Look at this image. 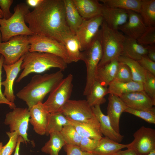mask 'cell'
Returning a JSON list of instances; mask_svg holds the SVG:
<instances>
[{
  "label": "cell",
  "instance_id": "cell-1",
  "mask_svg": "<svg viewBox=\"0 0 155 155\" xmlns=\"http://www.w3.org/2000/svg\"><path fill=\"white\" fill-rule=\"evenodd\" d=\"M25 20L34 34L62 43L66 37L73 34L66 22L63 0H42L25 15Z\"/></svg>",
  "mask_w": 155,
  "mask_h": 155
},
{
  "label": "cell",
  "instance_id": "cell-2",
  "mask_svg": "<svg viewBox=\"0 0 155 155\" xmlns=\"http://www.w3.org/2000/svg\"><path fill=\"white\" fill-rule=\"evenodd\" d=\"M62 71L43 75H36L29 82L16 94L17 96L24 101L29 110L50 93L63 78Z\"/></svg>",
  "mask_w": 155,
  "mask_h": 155
},
{
  "label": "cell",
  "instance_id": "cell-3",
  "mask_svg": "<svg viewBox=\"0 0 155 155\" xmlns=\"http://www.w3.org/2000/svg\"><path fill=\"white\" fill-rule=\"evenodd\" d=\"M67 64L60 57L45 53L28 52L24 55L21 66L23 71L16 80L20 82L24 78L32 73H41L52 68L61 71L67 67Z\"/></svg>",
  "mask_w": 155,
  "mask_h": 155
},
{
  "label": "cell",
  "instance_id": "cell-4",
  "mask_svg": "<svg viewBox=\"0 0 155 155\" xmlns=\"http://www.w3.org/2000/svg\"><path fill=\"white\" fill-rule=\"evenodd\" d=\"M30 7L24 3L17 4L14 8V13L9 19L0 18V32L2 41L6 42L18 35L28 36L33 33L26 24L25 15L30 11Z\"/></svg>",
  "mask_w": 155,
  "mask_h": 155
},
{
  "label": "cell",
  "instance_id": "cell-5",
  "mask_svg": "<svg viewBox=\"0 0 155 155\" xmlns=\"http://www.w3.org/2000/svg\"><path fill=\"white\" fill-rule=\"evenodd\" d=\"M101 27L103 53L98 67L103 66L113 59H118L122 55L125 36L119 30L109 27L104 21Z\"/></svg>",
  "mask_w": 155,
  "mask_h": 155
},
{
  "label": "cell",
  "instance_id": "cell-6",
  "mask_svg": "<svg viewBox=\"0 0 155 155\" xmlns=\"http://www.w3.org/2000/svg\"><path fill=\"white\" fill-rule=\"evenodd\" d=\"M103 49L100 29L90 46L81 52L80 60L84 61L86 69V81L83 95L87 96L96 80V74L102 55Z\"/></svg>",
  "mask_w": 155,
  "mask_h": 155
},
{
  "label": "cell",
  "instance_id": "cell-7",
  "mask_svg": "<svg viewBox=\"0 0 155 155\" xmlns=\"http://www.w3.org/2000/svg\"><path fill=\"white\" fill-rule=\"evenodd\" d=\"M73 76L69 74L63 78L50 93L43 106L49 113L60 111L69 99L72 90Z\"/></svg>",
  "mask_w": 155,
  "mask_h": 155
},
{
  "label": "cell",
  "instance_id": "cell-8",
  "mask_svg": "<svg viewBox=\"0 0 155 155\" xmlns=\"http://www.w3.org/2000/svg\"><path fill=\"white\" fill-rule=\"evenodd\" d=\"M30 48L28 36H16L7 42H0V55L4 58V64L10 65L18 61L29 51Z\"/></svg>",
  "mask_w": 155,
  "mask_h": 155
},
{
  "label": "cell",
  "instance_id": "cell-9",
  "mask_svg": "<svg viewBox=\"0 0 155 155\" xmlns=\"http://www.w3.org/2000/svg\"><path fill=\"white\" fill-rule=\"evenodd\" d=\"M29 52H37L57 56L67 64L71 63L65 47L60 42L46 36L34 34L29 36Z\"/></svg>",
  "mask_w": 155,
  "mask_h": 155
},
{
  "label": "cell",
  "instance_id": "cell-10",
  "mask_svg": "<svg viewBox=\"0 0 155 155\" xmlns=\"http://www.w3.org/2000/svg\"><path fill=\"white\" fill-rule=\"evenodd\" d=\"M30 118L28 108L16 107L6 114L4 120L5 124L9 126V131L16 132L26 144L30 141L27 134Z\"/></svg>",
  "mask_w": 155,
  "mask_h": 155
},
{
  "label": "cell",
  "instance_id": "cell-11",
  "mask_svg": "<svg viewBox=\"0 0 155 155\" xmlns=\"http://www.w3.org/2000/svg\"><path fill=\"white\" fill-rule=\"evenodd\" d=\"M103 21L101 15L83 19L75 33L80 44L81 51H84L90 46L98 32Z\"/></svg>",
  "mask_w": 155,
  "mask_h": 155
},
{
  "label": "cell",
  "instance_id": "cell-12",
  "mask_svg": "<svg viewBox=\"0 0 155 155\" xmlns=\"http://www.w3.org/2000/svg\"><path fill=\"white\" fill-rule=\"evenodd\" d=\"M66 117L77 121L87 122L95 115L86 100H69L61 110Z\"/></svg>",
  "mask_w": 155,
  "mask_h": 155
},
{
  "label": "cell",
  "instance_id": "cell-13",
  "mask_svg": "<svg viewBox=\"0 0 155 155\" xmlns=\"http://www.w3.org/2000/svg\"><path fill=\"white\" fill-rule=\"evenodd\" d=\"M133 136L134 139L127 148L132 149L138 155H145L155 150V129L143 126Z\"/></svg>",
  "mask_w": 155,
  "mask_h": 155
},
{
  "label": "cell",
  "instance_id": "cell-14",
  "mask_svg": "<svg viewBox=\"0 0 155 155\" xmlns=\"http://www.w3.org/2000/svg\"><path fill=\"white\" fill-rule=\"evenodd\" d=\"M127 11V20L118 28V30L124 34L125 35L137 40L145 32L147 26L139 13L130 10Z\"/></svg>",
  "mask_w": 155,
  "mask_h": 155
},
{
  "label": "cell",
  "instance_id": "cell-15",
  "mask_svg": "<svg viewBox=\"0 0 155 155\" xmlns=\"http://www.w3.org/2000/svg\"><path fill=\"white\" fill-rule=\"evenodd\" d=\"M24 59V56L14 63L7 65L3 64V67L5 72L6 78L2 82V86L4 87L3 94L9 102L14 103L16 96L14 94L13 86L14 81L21 70V66Z\"/></svg>",
  "mask_w": 155,
  "mask_h": 155
},
{
  "label": "cell",
  "instance_id": "cell-16",
  "mask_svg": "<svg viewBox=\"0 0 155 155\" xmlns=\"http://www.w3.org/2000/svg\"><path fill=\"white\" fill-rule=\"evenodd\" d=\"M119 97L127 107L135 110H149L155 105V103L144 90L128 93Z\"/></svg>",
  "mask_w": 155,
  "mask_h": 155
},
{
  "label": "cell",
  "instance_id": "cell-17",
  "mask_svg": "<svg viewBox=\"0 0 155 155\" xmlns=\"http://www.w3.org/2000/svg\"><path fill=\"white\" fill-rule=\"evenodd\" d=\"M29 122L37 134L41 135L46 134L49 113L44 108L42 102H39L29 110Z\"/></svg>",
  "mask_w": 155,
  "mask_h": 155
},
{
  "label": "cell",
  "instance_id": "cell-18",
  "mask_svg": "<svg viewBox=\"0 0 155 155\" xmlns=\"http://www.w3.org/2000/svg\"><path fill=\"white\" fill-rule=\"evenodd\" d=\"M101 15L107 25L116 30H118V28L125 24L128 18L127 11L103 4Z\"/></svg>",
  "mask_w": 155,
  "mask_h": 155
},
{
  "label": "cell",
  "instance_id": "cell-19",
  "mask_svg": "<svg viewBox=\"0 0 155 155\" xmlns=\"http://www.w3.org/2000/svg\"><path fill=\"white\" fill-rule=\"evenodd\" d=\"M127 106L120 98L109 94L107 113L111 125L115 131L120 133L119 121L121 116L125 112Z\"/></svg>",
  "mask_w": 155,
  "mask_h": 155
},
{
  "label": "cell",
  "instance_id": "cell-20",
  "mask_svg": "<svg viewBox=\"0 0 155 155\" xmlns=\"http://www.w3.org/2000/svg\"><path fill=\"white\" fill-rule=\"evenodd\" d=\"M93 113L97 119L102 135L118 143L121 142L124 136L116 132L113 128L109 118L103 113L100 106L97 105L91 107Z\"/></svg>",
  "mask_w": 155,
  "mask_h": 155
},
{
  "label": "cell",
  "instance_id": "cell-21",
  "mask_svg": "<svg viewBox=\"0 0 155 155\" xmlns=\"http://www.w3.org/2000/svg\"><path fill=\"white\" fill-rule=\"evenodd\" d=\"M67 118L82 137L99 140L102 137L99 123L95 116L91 121L87 122H78Z\"/></svg>",
  "mask_w": 155,
  "mask_h": 155
},
{
  "label": "cell",
  "instance_id": "cell-22",
  "mask_svg": "<svg viewBox=\"0 0 155 155\" xmlns=\"http://www.w3.org/2000/svg\"><path fill=\"white\" fill-rule=\"evenodd\" d=\"M74 5L84 19L101 15L103 4L97 0H72Z\"/></svg>",
  "mask_w": 155,
  "mask_h": 155
},
{
  "label": "cell",
  "instance_id": "cell-23",
  "mask_svg": "<svg viewBox=\"0 0 155 155\" xmlns=\"http://www.w3.org/2000/svg\"><path fill=\"white\" fill-rule=\"evenodd\" d=\"M125 36L122 55L138 61L142 57L147 55V50L145 46L138 43L136 39Z\"/></svg>",
  "mask_w": 155,
  "mask_h": 155
},
{
  "label": "cell",
  "instance_id": "cell-24",
  "mask_svg": "<svg viewBox=\"0 0 155 155\" xmlns=\"http://www.w3.org/2000/svg\"><path fill=\"white\" fill-rule=\"evenodd\" d=\"M119 64L118 59H114L103 66L98 67L96 80L103 86L107 87L115 80Z\"/></svg>",
  "mask_w": 155,
  "mask_h": 155
},
{
  "label": "cell",
  "instance_id": "cell-25",
  "mask_svg": "<svg viewBox=\"0 0 155 155\" xmlns=\"http://www.w3.org/2000/svg\"><path fill=\"white\" fill-rule=\"evenodd\" d=\"M129 144H122L113 141L108 137H102L92 153L94 155H113L122 149L127 148Z\"/></svg>",
  "mask_w": 155,
  "mask_h": 155
},
{
  "label": "cell",
  "instance_id": "cell-26",
  "mask_svg": "<svg viewBox=\"0 0 155 155\" xmlns=\"http://www.w3.org/2000/svg\"><path fill=\"white\" fill-rule=\"evenodd\" d=\"M108 89L109 94L119 97L128 93L143 90L142 83L133 81L123 82L115 80L109 84Z\"/></svg>",
  "mask_w": 155,
  "mask_h": 155
},
{
  "label": "cell",
  "instance_id": "cell-27",
  "mask_svg": "<svg viewBox=\"0 0 155 155\" xmlns=\"http://www.w3.org/2000/svg\"><path fill=\"white\" fill-rule=\"evenodd\" d=\"M66 22L71 32L75 34L84 19L75 6L72 0H63Z\"/></svg>",
  "mask_w": 155,
  "mask_h": 155
},
{
  "label": "cell",
  "instance_id": "cell-28",
  "mask_svg": "<svg viewBox=\"0 0 155 155\" xmlns=\"http://www.w3.org/2000/svg\"><path fill=\"white\" fill-rule=\"evenodd\" d=\"M108 94H109L108 88L103 86L96 80L87 96L86 100L91 107L97 105L100 106L105 102L104 97Z\"/></svg>",
  "mask_w": 155,
  "mask_h": 155
},
{
  "label": "cell",
  "instance_id": "cell-29",
  "mask_svg": "<svg viewBox=\"0 0 155 155\" xmlns=\"http://www.w3.org/2000/svg\"><path fill=\"white\" fill-rule=\"evenodd\" d=\"M70 124L67 117L61 112L49 113L45 134L48 135L53 132H60L64 126Z\"/></svg>",
  "mask_w": 155,
  "mask_h": 155
},
{
  "label": "cell",
  "instance_id": "cell-30",
  "mask_svg": "<svg viewBox=\"0 0 155 155\" xmlns=\"http://www.w3.org/2000/svg\"><path fill=\"white\" fill-rule=\"evenodd\" d=\"M50 138L42 147L41 150L50 155H59L61 148L66 144L60 132H53L49 134Z\"/></svg>",
  "mask_w": 155,
  "mask_h": 155
},
{
  "label": "cell",
  "instance_id": "cell-31",
  "mask_svg": "<svg viewBox=\"0 0 155 155\" xmlns=\"http://www.w3.org/2000/svg\"><path fill=\"white\" fill-rule=\"evenodd\" d=\"M119 61L127 65L130 68L132 76L133 81L143 84L145 78L146 71L137 61L123 55L118 59Z\"/></svg>",
  "mask_w": 155,
  "mask_h": 155
},
{
  "label": "cell",
  "instance_id": "cell-32",
  "mask_svg": "<svg viewBox=\"0 0 155 155\" xmlns=\"http://www.w3.org/2000/svg\"><path fill=\"white\" fill-rule=\"evenodd\" d=\"M62 43L64 45L71 63L80 60L81 52L79 41L75 34L66 37Z\"/></svg>",
  "mask_w": 155,
  "mask_h": 155
},
{
  "label": "cell",
  "instance_id": "cell-33",
  "mask_svg": "<svg viewBox=\"0 0 155 155\" xmlns=\"http://www.w3.org/2000/svg\"><path fill=\"white\" fill-rule=\"evenodd\" d=\"M139 13L147 26H155V0H141Z\"/></svg>",
  "mask_w": 155,
  "mask_h": 155
},
{
  "label": "cell",
  "instance_id": "cell-34",
  "mask_svg": "<svg viewBox=\"0 0 155 155\" xmlns=\"http://www.w3.org/2000/svg\"><path fill=\"white\" fill-rule=\"evenodd\" d=\"M103 5L126 11H133L139 13L141 0H100Z\"/></svg>",
  "mask_w": 155,
  "mask_h": 155
},
{
  "label": "cell",
  "instance_id": "cell-35",
  "mask_svg": "<svg viewBox=\"0 0 155 155\" xmlns=\"http://www.w3.org/2000/svg\"><path fill=\"white\" fill-rule=\"evenodd\" d=\"M60 133L66 144L79 146L82 137L71 124L64 126Z\"/></svg>",
  "mask_w": 155,
  "mask_h": 155
},
{
  "label": "cell",
  "instance_id": "cell-36",
  "mask_svg": "<svg viewBox=\"0 0 155 155\" xmlns=\"http://www.w3.org/2000/svg\"><path fill=\"white\" fill-rule=\"evenodd\" d=\"M133 115L151 124H155V109L152 108L145 110L134 109L127 106L125 112Z\"/></svg>",
  "mask_w": 155,
  "mask_h": 155
},
{
  "label": "cell",
  "instance_id": "cell-37",
  "mask_svg": "<svg viewBox=\"0 0 155 155\" xmlns=\"http://www.w3.org/2000/svg\"><path fill=\"white\" fill-rule=\"evenodd\" d=\"M9 138L7 143L2 149L1 155H11L15 149L18 142L19 135L16 132H6Z\"/></svg>",
  "mask_w": 155,
  "mask_h": 155
},
{
  "label": "cell",
  "instance_id": "cell-38",
  "mask_svg": "<svg viewBox=\"0 0 155 155\" xmlns=\"http://www.w3.org/2000/svg\"><path fill=\"white\" fill-rule=\"evenodd\" d=\"M143 90L155 103V75L146 71Z\"/></svg>",
  "mask_w": 155,
  "mask_h": 155
},
{
  "label": "cell",
  "instance_id": "cell-39",
  "mask_svg": "<svg viewBox=\"0 0 155 155\" xmlns=\"http://www.w3.org/2000/svg\"><path fill=\"white\" fill-rule=\"evenodd\" d=\"M115 80L123 82L133 81L131 71L127 65L119 62Z\"/></svg>",
  "mask_w": 155,
  "mask_h": 155
},
{
  "label": "cell",
  "instance_id": "cell-40",
  "mask_svg": "<svg viewBox=\"0 0 155 155\" xmlns=\"http://www.w3.org/2000/svg\"><path fill=\"white\" fill-rule=\"evenodd\" d=\"M137 42L144 46L155 44V26L147 27L145 32L137 40Z\"/></svg>",
  "mask_w": 155,
  "mask_h": 155
},
{
  "label": "cell",
  "instance_id": "cell-41",
  "mask_svg": "<svg viewBox=\"0 0 155 155\" xmlns=\"http://www.w3.org/2000/svg\"><path fill=\"white\" fill-rule=\"evenodd\" d=\"M99 141V140L83 137L80 142L79 146L83 151L92 152L97 147Z\"/></svg>",
  "mask_w": 155,
  "mask_h": 155
},
{
  "label": "cell",
  "instance_id": "cell-42",
  "mask_svg": "<svg viewBox=\"0 0 155 155\" xmlns=\"http://www.w3.org/2000/svg\"><path fill=\"white\" fill-rule=\"evenodd\" d=\"M4 59L3 57L0 55V104H5L7 105L11 109L16 107L14 103H12L8 101L3 95L1 90L2 73L3 66L4 63Z\"/></svg>",
  "mask_w": 155,
  "mask_h": 155
},
{
  "label": "cell",
  "instance_id": "cell-43",
  "mask_svg": "<svg viewBox=\"0 0 155 155\" xmlns=\"http://www.w3.org/2000/svg\"><path fill=\"white\" fill-rule=\"evenodd\" d=\"M63 148L67 155H94L92 152L83 151L76 145L65 144Z\"/></svg>",
  "mask_w": 155,
  "mask_h": 155
},
{
  "label": "cell",
  "instance_id": "cell-44",
  "mask_svg": "<svg viewBox=\"0 0 155 155\" xmlns=\"http://www.w3.org/2000/svg\"><path fill=\"white\" fill-rule=\"evenodd\" d=\"M137 61L146 71L155 75V62L149 59L147 55L142 57Z\"/></svg>",
  "mask_w": 155,
  "mask_h": 155
},
{
  "label": "cell",
  "instance_id": "cell-45",
  "mask_svg": "<svg viewBox=\"0 0 155 155\" xmlns=\"http://www.w3.org/2000/svg\"><path fill=\"white\" fill-rule=\"evenodd\" d=\"M13 0H0V7L3 13V18L7 19L13 14L10 11V7L13 4Z\"/></svg>",
  "mask_w": 155,
  "mask_h": 155
},
{
  "label": "cell",
  "instance_id": "cell-46",
  "mask_svg": "<svg viewBox=\"0 0 155 155\" xmlns=\"http://www.w3.org/2000/svg\"><path fill=\"white\" fill-rule=\"evenodd\" d=\"M147 50V56L152 61L155 62V44L145 46Z\"/></svg>",
  "mask_w": 155,
  "mask_h": 155
},
{
  "label": "cell",
  "instance_id": "cell-47",
  "mask_svg": "<svg viewBox=\"0 0 155 155\" xmlns=\"http://www.w3.org/2000/svg\"><path fill=\"white\" fill-rule=\"evenodd\" d=\"M113 155H138L132 149L127 148V149L123 150H121L118 151Z\"/></svg>",
  "mask_w": 155,
  "mask_h": 155
},
{
  "label": "cell",
  "instance_id": "cell-48",
  "mask_svg": "<svg viewBox=\"0 0 155 155\" xmlns=\"http://www.w3.org/2000/svg\"><path fill=\"white\" fill-rule=\"evenodd\" d=\"M42 0H26V4L30 7L35 8L38 5Z\"/></svg>",
  "mask_w": 155,
  "mask_h": 155
},
{
  "label": "cell",
  "instance_id": "cell-49",
  "mask_svg": "<svg viewBox=\"0 0 155 155\" xmlns=\"http://www.w3.org/2000/svg\"><path fill=\"white\" fill-rule=\"evenodd\" d=\"M21 142L24 143V141L23 138L21 136H19L17 145L15 149V152L14 155H20L19 152L20 146Z\"/></svg>",
  "mask_w": 155,
  "mask_h": 155
},
{
  "label": "cell",
  "instance_id": "cell-50",
  "mask_svg": "<svg viewBox=\"0 0 155 155\" xmlns=\"http://www.w3.org/2000/svg\"><path fill=\"white\" fill-rule=\"evenodd\" d=\"M145 155H155V150L152 151L149 153Z\"/></svg>",
  "mask_w": 155,
  "mask_h": 155
},
{
  "label": "cell",
  "instance_id": "cell-51",
  "mask_svg": "<svg viewBox=\"0 0 155 155\" xmlns=\"http://www.w3.org/2000/svg\"><path fill=\"white\" fill-rule=\"evenodd\" d=\"M3 146V143L2 142H0V155H1V151Z\"/></svg>",
  "mask_w": 155,
  "mask_h": 155
},
{
  "label": "cell",
  "instance_id": "cell-52",
  "mask_svg": "<svg viewBox=\"0 0 155 155\" xmlns=\"http://www.w3.org/2000/svg\"><path fill=\"white\" fill-rule=\"evenodd\" d=\"M3 17L0 15V18H3ZM2 42L1 34L0 32V42Z\"/></svg>",
  "mask_w": 155,
  "mask_h": 155
},
{
  "label": "cell",
  "instance_id": "cell-53",
  "mask_svg": "<svg viewBox=\"0 0 155 155\" xmlns=\"http://www.w3.org/2000/svg\"><path fill=\"white\" fill-rule=\"evenodd\" d=\"M0 15L3 17V13L0 7Z\"/></svg>",
  "mask_w": 155,
  "mask_h": 155
}]
</instances>
